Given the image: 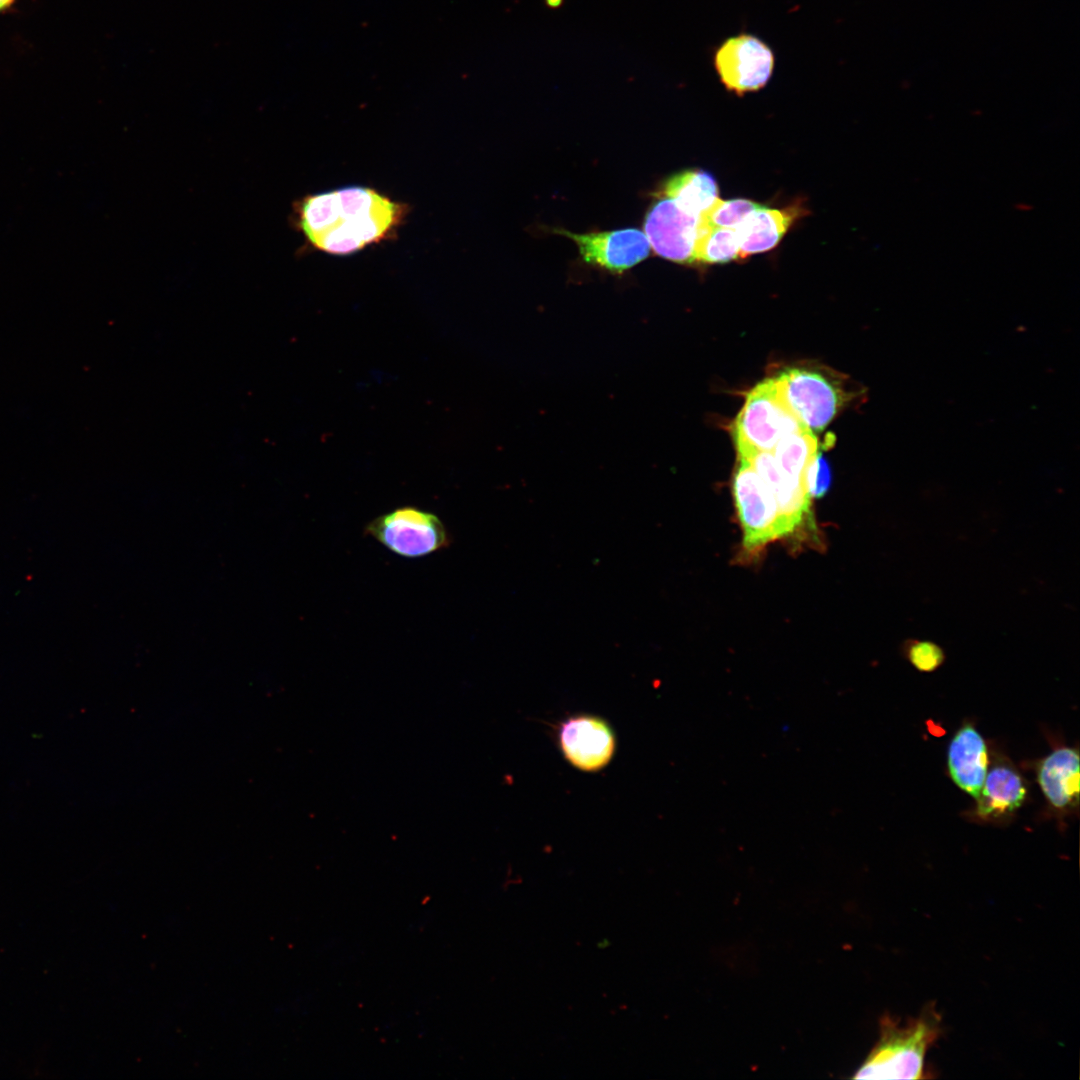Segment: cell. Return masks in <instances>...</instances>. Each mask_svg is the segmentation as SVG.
<instances>
[{
  "mask_svg": "<svg viewBox=\"0 0 1080 1080\" xmlns=\"http://www.w3.org/2000/svg\"><path fill=\"white\" fill-rule=\"evenodd\" d=\"M545 2L547 6L551 8H558L559 6H561L563 0H545Z\"/></svg>",
  "mask_w": 1080,
  "mask_h": 1080,
  "instance_id": "cell-23",
  "label": "cell"
},
{
  "mask_svg": "<svg viewBox=\"0 0 1080 1080\" xmlns=\"http://www.w3.org/2000/svg\"><path fill=\"white\" fill-rule=\"evenodd\" d=\"M574 241L583 260L611 273H623L634 267L650 252L645 233L636 228L576 234L565 229H553Z\"/></svg>",
  "mask_w": 1080,
  "mask_h": 1080,
  "instance_id": "cell-9",
  "label": "cell"
},
{
  "mask_svg": "<svg viewBox=\"0 0 1080 1080\" xmlns=\"http://www.w3.org/2000/svg\"><path fill=\"white\" fill-rule=\"evenodd\" d=\"M712 64L723 86L743 96L767 85L774 71L775 54L756 35L740 32L714 48Z\"/></svg>",
  "mask_w": 1080,
  "mask_h": 1080,
  "instance_id": "cell-7",
  "label": "cell"
},
{
  "mask_svg": "<svg viewBox=\"0 0 1080 1080\" xmlns=\"http://www.w3.org/2000/svg\"><path fill=\"white\" fill-rule=\"evenodd\" d=\"M818 450L816 435L807 428L784 436L772 454L785 474L804 483L806 468Z\"/></svg>",
  "mask_w": 1080,
  "mask_h": 1080,
  "instance_id": "cell-17",
  "label": "cell"
},
{
  "mask_svg": "<svg viewBox=\"0 0 1080 1080\" xmlns=\"http://www.w3.org/2000/svg\"><path fill=\"white\" fill-rule=\"evenodd\" d=\"M14 1L15 0H0V11L9 8L14 3Z\"/></svg>",
  "mask_w": 1080,
  "mask_h": 1080,
  "instance_id": "cell-22",
  "label": "cell"
},
{
  "mask_svg": "<svg viewBox=\"0 0 1080 1080\" xmlns=\"http://www.w3.org/2000/svg\"><path fill=\"white\" fill-rule=\"evenodd\" d=\"M746 459L773 494L786 537L807 529V527L808 529H814V520L810 509L811 498L803 481L785 474L778 466L772 452H757L746 457Z\"/></svg>",
  "mask_w": 1080,
  "mask_h": 1080,
  "instance_id": "cell-10",
  "label": "cell"
},
{
  "mask_svg": "<svg viewBox=\"0 0 1080 1080\" xmlns=\"http://www.w3.org/2000/svg\"><path fill=\"white\" fill-rule=\"evenodd\" d=\"M807 428L788 404L776 378L771 377L745 394L731 433L737 456L746 458L757 452H773L784 436Z\"/></svg>",
  "mask_w": 1080,
  "mask_h": 1080,
  "instance_id": "cell-3",
  "label": "cell"
},
{
  "mask_svg": "<svg viewBox=\"0 0 1080 1080\" xmlns=\"http://www.w3.org/2000/svg\"><path fill=\"white\" fill-rule=\"evenodd\" d=\"M908 661L921 672H933L945 661L941 646L930 640L909 639L903 645Z\"/></svg>",
  "mask_w": 1080,
  "mask_h": 1080,
  "instance_id": "cell-20",
  "label": "cell"
},
{
  "mask_svg": "<svg viewBox=\"0 0 1080 1080\" xmlns=\"http://www.w3.org/2000/svg\"><path fill=\"white\" fill-rule=\"evenodd\" d=\"M776 380L788 404L813 432H821L860 393L848 387L847 378L816 365L782 369Z\"/></svg>",
  "mask_w": 1080,
  "mask_h": 1080,
  "instance_id": "cell-4",
  "label": "cell"
},
{
  "mask_svg": "<svg viewBox=\"0 0 1080 1080\" xmlns=\"http://www.w3.org/2000/svg\"><path fill=\"white\" fill-rule=\"evenodd\" d=\"M760 204L749 199H716L699 215V221L713 227L736 229Z\"/></svg>",
  "mask_w": 1080,
  "mask_h": 1080,
  "instance_id": "cell-19",
  "label": "cell"
},
{
  "mask_svg": "<svg viewBox=\"0 0 1080 1080\" xmlns=\"http://www.w3.org/2000/svg\"><path fill=\"white\" fill-rule=\"evenodd\" d=\"M644 220V233L654 252L680 264H693L699 216L682 210L672 199L658 196Z\"/></svg>",
  "mask_w": 1080,
  "mask_h": 1080,
  "instance_id": "cell-8",
  "label": "cell"
},
{
  "mask_svg": "<svg viewBox=\"0 0 1080 1080\" xmlns=\"http://www.w3.org/2000/svg\"><path fill=\"white\" fill-rule=\"evenodd\" d=\"M739 258L736 229L709 226L698 218L695 263L724 264Z\"/></svg>",
  "mask_w": 1080,
  "mask_h": 1080,
  "instance_id": "cell-18",
  "label": "cell"
},
{
  "mask_svg": "<svg viewBox=\"0 0 1080 1080\" xmlns=\"http://www.w3.org/2000/svg\"><path fill=\"white\" fill-rule=\"evenodd\" d=\"M715 178L705 170L688 169L665 180L658 196L672 199L682 210L699 216L718 198Z\"/></svg>",
  "mask_w": 1080,
  "mask_h": 1080,
  "instance_id": "cell-16",
  "label": "cell"
},
{
  "mask_svg": "<svg viewBox=\"0 0 1080 1080\" xmlns=\"http://www.w3.org/2000/svg\"><path fill=\"white\" fill-rule=\"evenodd\" d=\"M732 490L747 553L756 554L786 537L773 494L746 458L737 457Z\"/></svg>",
  "mask_w": 1080,
  "mask_h": 1080,
  "instance_id": "cell-5",
  "label": "cell"
},
{
  "mask_svg": "<svg viewBox=\"0 0 1080 1080\" xmlns=\"http://www.w3.org/2000/svg\"><path fill=\"white\" fill-rule=\"evenodd\" d=\"M800 205L785 209L759 206L750 212L736 228L739 241V258L773 249L783 238L792 223L801 215Z\"/></svg>",
  "mask_w": 1080,
  "mask_h": 1080,
  "instance_id": "cell-12",
  "label": "cell"
},
{
  "mask_svg": "<svg viewBox=\"0 0 1080 1080\" xmlns=\"http://www.w3.org/2000/svg\"><path fill=\"white\" fill-rule=\"evenodd\" d=\"M832 473L830 465L822 452L818 450L804 474V484L810 498H821L830 489Z\"/></svg>",
  "mask_w": 1080,
  "mask_h": 1080,
  "instance_id": "cell-21",
  "label": "cell"
},
{
  "mask_svg": "<svg viewBox=\"0 0 1080 1080\" xmlns=\"http://www.w3.org/2000/svg\"><path fill=\"white\" fill-rule=\"evenodd\" d=\"M365 530L387 549L407 558L423 557L450 544L442 521L415 507H401L381 515Z\"/></svg>",
  "mask_w": 1080,
  "mask_h": 1080,
  "instance_id": "cell-6",
  "label": "cell"
},
{
  "mask_svg": "<svg viewBox=\"0 0 1080 1080\" xmlns=\"http://www.w3.org/2000/svg\"><path fill=\"white\" fill-rule=\"evenodd\" d=\"M879 1027L880 1037L854 1078H927L925 1057L941 1033V1018L936 1009L927 1007L921 1015L905 1023L884 1015Z\"/></svg>",
  "mask_w": 1080,
  "mask_h": 1080,
  "instance_id": "cell-2",
  "label": "cell"
},
{
  "mask_svg": "<svg viewBox=\"0 0 1080 1080\" xmlns=\"http://www.w3.org/2000/svg\"><path fill=\"white\" fill-rule=\"evenodd\" d=\"M948 769L955 784L976 798L987 774V748L979 732L971 725L955 734L948 748Z\"/></svg>",
  "mask_w": 1080,
  "mask_h": 1080,
  "instance_id": "cell-13",
  "label": "cell"
},
{
  "mask_svg": "<svg viewBox=\"0 0 1080 1080\" xmlns=\"http://www.w3.org/2000/svg\"><path fill=\"white\" fill-rule=\"evenodd\" d=\"M1026 796V787L1020 775L1007 765H998L985 777L976 797L977 813L983 818L998 817L1015 811Z\"/></svg>",
  "mask_w": 1080,
  "mask_h": 1080,
  "instance_id": "cell-15",
  "label": "cell"
},
{
  "mask_svg": "<svg viewBox=\"0 0 1080 1080\" xmlns=\"http://www.w3.org/2000/svg\"><path fill=\"white\" fill-rule=\"evenodd\" d=\"M1037 779L1049 802L1056 808L1077 806L1079 799V755L1071 748H1060L1043 759Z\"/></svg>",
  "mask_w": 1080,
  "mask_h": 1080,
  "instance_id": "cell-14",
  "label": "cell"
},
{
  "mask_svg": "<svg viewBox=\"0 0 1080 1080\" xmlns=\"http://www.w3.org/2000/svg\"><path fill=\"white\" fill-rule=\"evenodd\" d=\"M560 746L567 760L584 771L603 768L612 758L615 737L600 718L579 715L565 721L559 733Z\"/></svg>",
  "mask_w": 1080,
  "mask_h": 1080,
  "instance_id": "cell-11",
  "label": "cell"
},
{
  "mask_svg": "<svg viewBox=\"0 0 1080 1080\" xmlns=\"http://www.w3.org/2000/svg\"><path fill=\"white\" fill-rule=\"evenodd\" d=\"M407 214L406 204L363 186L310 194L294 208L296 227L310 246L337 256L391 239Z\"/></svg>",
  "mask_w": 1080,
  "mask_h": 1080,
  "instance_id": "cell-1",
  "label": "cell"
}]
</instances>
